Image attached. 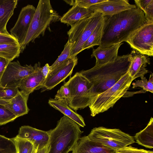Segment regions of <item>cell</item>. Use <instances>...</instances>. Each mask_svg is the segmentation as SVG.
<instances>
[{"mask_svg":"<svg viewBox=\"0 0 153 153\" xmlns=\"http://www.w3.org/2000/svg\"><path fill=\"white\" fill-rule=\"evenodd\" d=\"M103 16V33L99 46L102 48L126 42L147 22L143 12L137 7L112 16Z\"/></svg>","mask_w":153,"mask_h":153,"instance_id":"6da1fadb","label":"cell"},{"mask_svg":"<svg viewBox=\"0 0 153 153\" xmlns=\"http://www.w3.org/2000/svg\"><path fill=\"white\" fill-rule=\"evenodd\" d=\"M130 62L129 54L118 56L113 62L80 71L92 84V99L113 86L126 74Z\"/></svg>","mask_w":153,"mask_h":153,"instance_id":"7a4b0ae2","label":"cell"},{"mask_svg":"<svg viewBox=\"0 0 153 153\" xmlns=\"http://www.w3.org/2000/svg\"><path fill=\"white\" fill-rule=\"evenodd\" d=\"M48 132V153H68L83 132L77 124L64 115L58 121L56 126Z\"/></svg>","mask_w":153,"mask_h":153,"instance_id":"3957f363","label":"cell"},{"mask_svg":"<svg viewBox=\"0 0 153 153\" xmlns=\"http://www.w3.org/2000/svg\"><path fill=\"white\" fill-rule=\"evenodd\" d=\"M60 16L54 10L49 0L39 1L24 42L20 47L22 52L30 42H33L41 35L44 36L53 23L59 20Z\"/></svg>","mask_w":153,"mask_h":153,"instance_id":"277c9868","label":"cell"},{"mask_svg":"<svg viewBox=\"0 0 153 153\" xmlns=\"http://www.w3.org/2000/svg\"><path fill=\"white\" fill-rule=\"evenodd\" d=\"M133 81L128 72L113 86L94 97L88 106L91 115L94 117L112 108L124 96Z\"/></svg>","mask_w":153,"mask_h":153,"instance_id":"5b68a950","label":"cell"},{"mask_svg":"<svg viewBox=\"0 0 153 153\" xmlns=\"http://www.w3.org/2000/svg\"><path fill=\"white\" fill-rule=\"evenodd\" d=\"M70 93L68 106L76 112L90 105L92 96V85L90 82L79 72L76 73L65 83Z\"/></svg>","mask_w":153,"mask_h":153,"instance_id":"8992f818","label":"cell"},{"mask_svg":"<svg viewBox=\"0 0 153 153\" xmlns=\"http://www.w3.org/2000/svg\"><path fill=\"white\" fill-rule=\"evenodd\" d=\"M87 136L92 141L116 150L135 143L132 136L118 128L95 127Z\"/></svg>","mask_w":153,"mask_h":153,"instance_id":"52a82bcc","label":"cell"},{"mask_svg":"<svg viewBox=\"0 0 153 153\" xmlns=\"http://www.w3.org/2000/svg\"><path fill=\"white\" fill-rule=\"evenodd\" d=\"M133 50L148 56L153 55V22H147L126 41Z\"/></svg>","mask_w":153,"mask_h":153,"instance_id":"ba28073f","label":"cell"},{"mask_svg":"<svg viewBox=\"0 0 153 153\" xmlns=\"http://www.w3.org/2000/svg\"><path fill=\"white\" fill-rule=\"evenodd\" d=\"M34 68L31 65H21L19 62H10L1 77V86L4 88H18L22 80L32 73Z\"/></svg>","mask_w":153,"mask_h":153,"instance_id":"9c48e42d","label":"cell"},{"mask_svg":"<svg viewBox=\"0 0 153 153\" xmlns=\"http://www.w3.org/2000/svg\"><path fill=\"white\" fill-rule=\"evenodd\" d=\"M77 62L78 58L76 56L71 57L51 69L42 88L45 90H50L64 81L71 75Z\"/></svg>","mask_w":153,"mask_h":153,"instance_id":"30bf717a","label":"cell"},{"mask_svg":"<svg viewBox=\"0 0 153 153\" xmlns=\"http://www.w3.org/2000/svg\"><path fill=\"white\" fill-rule=\"evenodd\" d=\"M36 8L28 4L21 9L15 25L10 30V35L15 38L21 47L25 39Z\"/></svg>","mask_w":153,"mask_h":153,"instance_id":"8fae6325","label":"cell"},{"mask_svg":"<svg viewBox=\"0 0 153 153\" xmlns=\"http://www.w3.org/2000/svg\"><path fill=\"white\" fill-rule=\"evenodd\" d=\"M137 8L127 0H105L88 8L94 12L100 13L103 16H111L123 11Z\"/></svg>","mask_w":153,"mask_h":153,"instance_id":"7c38bea8","label":"cell"},{"mask_svg":"<svg viewBox=\"0 0 153 153\" xmlns=\"http://www.w3.org/2000/svg\"><path fill=\"white\" fill-rule=\"evenodd\" d=\"M16 136L30 141L36 151L47 145L49 138L48 131L38 129L29 126H21Z\"/></svg>","mask_w":153,"mask_h":153,"instance_id":"4fadbf2b","label":"cell"},{"mask_svg":"<svg viewBox=\"0 0 153 153\" xmlns=\"http://www.w3.org/2000/svg\"><path fill=\"white\" fill-rule=\"evenodd\" d=\"M34 68V71L22 79L18 87L28 97L34 90L42 88L45 80L42 74L40 62L36 63Z\"/></svg>","mask_w":153,"mask_h":153,"instance_id":"5bb4252c","label":"cell"},{"mask_svg":"<svg viewBox=\"0 0 153 153\" xmlns=\"http://www.w3.org/2000/svg\"><path fill=\"white\" fill-rule=\"evenodd\" d=\"M103 16L100 13L94 12L89 21L77 41L74 43L71 51L70 58L76 56L82 51L84 45L97 25L102 20Z\"/></svg>","mask_w":153,"mask_h":153,"instance_id":"9a60e30c","label":"cell"},{"mask_svg":"<svg viewBox=\"0 0 153 153\" xmlns=\"http://www.w3.org/2000/svg\"><path fill=\"white\" fill-rule=\"evenodd\" d=\"M129 54L131 62L128 73L133 80L148 72L146 67L147 64H150V59L148 56L134 50Z\"/></svg>","mask_w":153,"mask_h":153,"instance_id":"2e32d148","label":"cell"},{"mask_svg":"<svg viewBox=\"0 0 153 153\" xmlns=\"http://www.w3.org/2000/svg\"><path fill=\"white\" fill-rule=\"evenodd\" d=\"M71 153H117V150L90 139L87 136L79 140Z\"/></svg>","mask_w":153,"mask_h":153,"instance_id":"e0dca14e","label":"cell"},{"mask_svg":"<svg viewBox=\"0 0 153 153\" xmlns=\"http://www.w3.org/2000/svg\"><path fill=\"white\" fill-rule=\"evenodd\" d=\"M28 97L19 90L12 98L8 100H0V104L7 108L18 117L28 113L29 111L27 105Z\"/></svg>","mask_w":153,"mask_h":153,"instance_id":"ac0fdd59","label":"cell"},{"mask_svg":"<svg viewBox=\"0 0 153 153\" xmlns=\"http://www.w3.org/2000/svg\"><path fill=\"white\" fill-rule=\"evenodd\" d=\"M123 44L120 43L105 48L99 46L96 49H93L91 57L96 58L95 66H100L114 61L118 56L119 49Z\"/></svg>","mask_w":153,"mask_h":153,"instance_id":"d6986e66","label":"cell"},{"mask_svg":"<svg viewBox=\"0 0 153 153\" xmlns=\"http://www.w3.org/2000/svg\"><path fill=\"white\" fill-rule=\"evenodd\" d=\"M93 13L88 9L81 7L74 3L61 17L60 20L62 23L71 26L80 20L90 17Z\"/></svg>","mask_w":153,"mask_h":153,"instance_id":"ffe728a7","label":"cell"},{"mask_svg":"<svg viewBox=\"0 0 153 153\" xmlns=\"http://www.w3.org/2000/svg\"><path fill=\"white\" fill-rule=\"evenodd\" d=\"M17 3V0H0V33L10 34L7 30V25Z\"/></svg>","mask_w":153,"mask_h":153,"instance_id":"44dd1931","label":"cell"},{"mask_svg":"<svg viewBox=\"0 0 153 153\" xmlns=\"http://www.w3.org/2000/svg\"><path fill=\"white\" fill-rule=\"evenodd\" d=\"M48 103L51 106L74 121L80 127H84L85 126L82 117L74 111L66 103L53 99H50L48 100Z\"/></svg>","mask_w":153,"mask_h":153,"instance_id":"7402d4cb","label":"cell"},{"mask_svg":"<svg viewBox=\"0 0 153 153\" xmlns=\"http://www.w3.org/2000/svg\"><path fill=\"white\" fill-rule=\"evenodd\" d=\"M138 144L150 149L153 148V120L150 119L146 126L134 137Z\"/></svg>","mask_w":153,"mask_h":153,"instance_id":"603a6c76","label":"cell"},{"mask_svg":"<svg viewBox=\"0 0 153 153\" xmlns=\"http://www.w3.org/2000/svg\"><path fill=\"white\" fill-rule=\"evenodd\" d=\"M20 53V46L18 43L0 45V57L10 62L18 57Z\"/></svg>","mask_w":153,"mask_h":153,"instance_id":"cb8c5ba5","label":"cell"},{"mask_svg":"<svg viewBox=\"0 0 153 153\" xmlns=\"http://www.w3.org/2000/svg\"><path fill=\"white\" fill-rule=\"evenodd\" d=\"M104 16L84 45L82 51L89 49L96 45H100L102 34Z\"/></svg>","mask_w":153,"mask_h":153,"instance_id":"d4e9b609","label":"cell"},{"mask_svg":"<svg viewBox=\"0 0 153 153\" xmlns=\"http://www.w3.org/2000/svg\"><path fill=\"white\" fill-rule=\"evenodd\" d=\"M89 18L80 20L71 26V29L67 32L68 40L70 42L74 44L77 41L88 24Z\"/></svg>","mask_w":153,"mask_h":153,"instance_id":"484cf974","label":"cell"},{"mask_svg":"<svg viewBox=\"0 0 153 153\" xmlns=\"http://www.w3.org/2000/svg\"><path fill=\"white\" fill-rule=\"evenodd\" d=\"M12 139L15 145L16 153H34L37 151L33 144L27 139L16 136Z\"/></svg>","mask_w":153,"mask_h":153,"instance_id":"4316f807","label":"cell"},{"mask_svg":"<svg viewBox=\"0 0 153 153\" xmlns=\"http://www.w3.org/2000/svg\"><path fill=\"white\" fill-rule=\"evenodd\" d=\"M137 7L144 13L148 22H153V0H135Z\"/></svg>","mask_w":153,"mask_h":153,"instance_id":"83f0119b","label":"cell"},{"mask_svg":"<svg viewBox=\"0 0 153 153\" xmlns=\"http://www.w3.org/2000/svg\"><path fill=\"white\" fill-rule=\"evenodd\" d=\"M141 79L136 80L132 83V88L140 87L146 91L153 93V74L152 73L150 75L148 81L144 75L141 76Z\"/></svg>","mask_w":153,"mask_h":153,"instance_id":"f1b7e54d","label":"cell"},{"mask_svg":"<svg viewBox=\"0 0 153 153\" xmlns=\"http://www.w3.org/2000/svg\"><path fill=\"white\" fill-rule=\"evenodd\" d=\"M0 153H16L15 145L12 138L0 134Z\"/></svg>","mask_w":153,"mask_h":153,"instance_id":"f546056e","label":"cell"},{"mask_svg":"<svg viewBox=\"0 0 153 153\" xmlns=\"http://www.w3.org/2000/svg\"><path fill=\"white\" fill-rule=\"evenodd\" d=\"M73 44L68 40L60 55L52 65L50 66V71L70 58L71 52Z\"/></svg>","mask_w":153,"mask_h":153,"instance_id":"4dcf8cb0","label":"cell"},{"mask_svg":"<svg viewBox=\"0 0 153 153\" xmlns=\"http://www.w3.org/2000/svg\"><path fill=\"white\" fill-rule=\"evenodd\" d=\"M17 118L8 108L0 104V125L13 121Z\"/></svg>","mask_w":153,"mask_h":153,"instance_id":"1f68e13d","label":"cell"},{"mask_svg":"<svg viewBox=\"0 0 153 153\" xmlns=\"http://www.w3.org/2000/svg\"><path fill=\"white\" fill-rule=\"evenodd\" d=\"M54 99L64 102L68 105L70 100V93L68 85L65 83L57 91Z\"/></svg>","mask_w":153,"mask_h":153,"instance_id":"d6a6232c","label":"cell"},{"mask_svg":"<svg viewBox=\"0 0 153 153\" xmlns=\"http://www.w3.org/2000/svg\"><path fill=\"white\" fill-rule=\"evenodd\" d=\"M19 91L18 88H4L0 86V100H8L12 98Z\"/></svg>","mask_w":153,"mask_h":153,"instance_id":"836d02e7","label":"cell"},{"mask_svg":"<svg viewBox=\"0 0 153 153\" xmlns=\"http://www.w3.org/2000/svg\"><path fill=\"white\" fill-rule=\"evenodd\" d=\"M117 153H153V151L138 149L131 146H127L117 150Z\"/></svg>","mask_w":153,"mask_h":153,"instance_id":"e575fe53","label":"cell"},{"mask_svg":"<svg viewBox=\"0 0 153 153\" xmlns=\"http://www.w3.org/2000/svg\"><path fill=\"white\" fill-rule=\"evenodd\" d=\"M104 1L105 0H75V3L80 7L88 9L92 6Z\"/></svg>","mask_w":153,"mask_h":153,"instance_id":"d590c367","label":"cell"},{"mask_svg":"<svg viewBox=\"0 0 153 153\" xmlns=\"http://www.w3.org/2000/svg\"><path fill=\"white\" fill-rule=\"evenodd\" d=\"M16 43L18 42L16 39L10 34H7L0 33V45Z\"/></svg>","mask_w":153,"mask_h":153,"instance_id":"8d00e7d4","label":"cell"},{"mask_svg":"<svg viewBox=\"0 0 153 153\" xmlns=\"http://www.w3.org/2000/svg\"><path fill=\"white\" fill-rule=\"evenodd\" d=\"M10 62L9 60L4 58L0 57V86L1 79L4 71Z\"/></svg>","mask_w":153,"mask_h":153,"instance_id":"74e56055","label":"cell"},{"mask_svg":"<svg viewBox=\"0 0 153 153\" xmlns=\"http://www.w3.org/2000/svg\"><path fill=\"white\" fill-rule=\"evenodd\" d=\"M50 71V66L48 63L42 68V72L43 77L45 80Z\"/></svg>","mask_w":153,"mask_h":153,"instance_id":"f35d334b","label":"cell"},{"mask_svg":"<svg viewBox=\"0 0 153 153\" xmlns=\"http://www.w3.org/2000/svg\"><path fill=\"white\" fill-rule=\"evenodd\" d=\"M49 151V148L48 145L44 148L38 150L36 153H48Z\"/></svg>","mask_w":153,"mask_h":153,"instance_id":"ab89813d","label":"cell"},{"mask_svg":"<svg viewBox=\"0 0 153 153\" xmlns=\"http://www.w3.org/2000/svg\"><path fill=\"white\" fill-rule=\"evenodd\" d=\"M64 1L68 4H69L70 5L73 6L75 3V0H70L71 2H69L67 0Z\"/></svg>","mask_w":153,"mask_h":153,"instance_id":"60d3db41","label":"cell"},{"mask_svg":"<svg viewBox=\"0 0 153 153\" xmlns=\"http://www.w3.org/2000/svg\"><path fill=\"white\" fill-rule=\"evenodd\" d=\"M37 152V151H36ZM36 152H35L34 153H36Z\"/></svg>","mask_w":153,"mask_h":153,"instance_id":"b9f144b4","label":"cell"}]
</instances>
